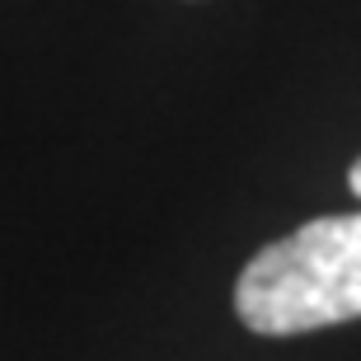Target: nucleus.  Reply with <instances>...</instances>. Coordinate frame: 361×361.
I'll return each instance as SVG.
<instances>
[{"instance_id":"f257e3e1","label":"nucleus","mask_w":361,"mask_h":361,"mask_svg":"<svg viewBox=\"0 0 361 361\" xmlns=\"http://www.w3.org/2000/svg\"><path fill=\"white\" fill-rule=\"evenodd\" d=\"M235 314L268 338L361 319V212L305 221L258 249L235 281Z\"/></svg>"},{"instance_id":"f03ea898","label":"nucleus","mask_w":361,"mask_h":361,"mask_svg":"<svg viewBox=\"0 0 361 361\" xmlns=\"http://www.w3.org/2000/svg\"><path fill=\"white\" fill-rule=\"evenodd\" d=\"M348 183H352V192H357V197H361V160L352 164V178H348Z\"/></svg>"}]
</instances>
